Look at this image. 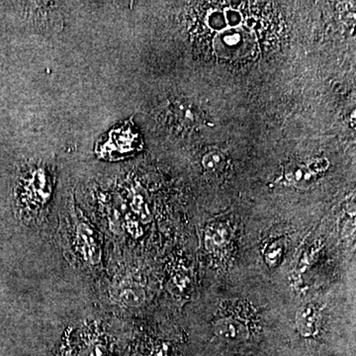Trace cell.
I'll use <instances>...</instances> for the list:
<instances>
[{
	"instance_id": "6da1fadb",
	"label": "cell",
	"mask_w": 356,
	"mask_h": 356,
	"mask_svg": "<svg viewBox=\"0 0 356 356\" xmlns=\"http://www.w3.org/2000/svg\"><path fill=\"white\" fill-rule=\"evenodd\" d=\"M140 135L134 129L130 122H126L119 127L112 129L107 135V139L96 147L98 158L106 161H119L130 156L140 149Z\"/></svg>"
},
{
	"instance_id": "7a4b0ae2",
	"label": "cell",
	"mask_w": 356,
	"mask_h": 356,
	"mask_svg": "<svg viewBox=\"0 0 356 356\" xmlns=\"http://www.w3.org/2000/svg\"><path fill=\"white\" fill-rule=\"evenodd\" d=\"M23 17L34 31L51 35L64 27L63 14L57 2H22Z\"/></svg>"
},
{
	"instance_id": "3957f363",
	"label": "cell",
	"mask_w": 356,
	"mask_h": 356,
	"mask_svg": "<svg viewBox=\"0 0 356 356\" xmlns=\"http://www.w3.org/2000/svg\"><path fill=\"white\" fill-rule=\"evenodd\" d=\"M254 48V39L250 32L240 27L231 28L217 35L215 49L220 58H243L248 57Z\"/></svg>"
},
{
	"instance_id": "277c9868",
	"label": "cell",
	"mask_w": 356,
	"mask_h": 356,
	"mask_svg": "<svg viewBox=\"0 0 356 356\" xmlns=\"http://www.w3.org/2000/svg\"><path fill=\"white\" fill-rule=\"evenodd\" d=\"M74 248L88 266H98L102 261V245L97 234L83 219H76L74 224Z\"/></svg>"
},
{
	"instance_id": "5b68a950",
	"label": "cell",
	"mask_w": 356,
	"mask_h": 356,
	"mask_svg": "<svg viewBox=\"0 0 356 356\" xmlns=\"http://www.w3.org/2000/svg\"><path fill=\"white\" fill-rule=\"evenodd\" d=\"M330 163L325 159H317L308 163L288 165L285 177L290 184L306 187L313 184L318 175L324 172Z\"/></svg>"
},
{
	"instance_id": "8992f818",
	"label": "cell",
	"mask_w": 356,
	"mask_h": 356,
	"mask_svg": "<svg viewBox=\"0 0 356 356\" xmlns=\"http://www.w3.org/2000/svg\"><path fill=\"white\" fill-rule=\"evenodd\" d=\"M214 332L216 336L225 341L235 343L247 341L250 337L247 325L233 318H225L218 321L215 324Z\"/></svg>"
},
{
	"instance_id": "52a82bcc",
	"label": "cell",
	"mask_w": 356,
	"mask_h": 356,
	"mask_svg": "<svg viewBox=\"0 0 356 356\" xmlns=\"http://www.w3.org/2000/svg\"><path fill=\"white\" fill-rule=\"evenodd\" d=\"M173 120L182 127L193 128L201 124L202 115L195 105L186 102L173 103L170 108Z\"/></svg>"
},
{
	"instance_id": "ba28073f",
	"label": "cell",
	"mask_w": 356,
	"mask_h": 356,
	"mask_svg": "<svg viewBox=\"0 0 356 356\" xmlns=\"http://www.w3.org/2000/svg\"><path fill=\"white\" fill-rule=\"evenodd\" d=\"M318 313L313 306L300 308L296 314V325L300 334L305 337L315 336L318 332Z\"/></svg>"
},
{
	"instance_id": "9c48e42d",
	"label": "cell",
	"mask_w": 356,
	"mask_h": 356,
	"mask_svg": "<svg viewBox=\"0 0 356 356\" xmlns=\"http://www.w3.org/2000/svg\"><path fill=\"white\" fill-rule=\"evenodd\" d=\"M145 292L135 285H120L116 291V299L122 305L137 307L144 302Z\"/></svg>"
},
{
	"instance_id": "30bf717a",
	"label": "cell",
	"mask_w": 356,
	"mask_h": 356,
	"mask_svg": "<svg viewBox=\"0 0 356 356\" xmlns=\"http://www.w3.org/2000/svg\"><path fill=\"white\" fill-rule=\"evenodd\" d=\"M202 165L207 172L212 173L222 172L227 165L226 154L220 149H211L203 156Z\"/></svg>"
},
{
	"instance_id": "8fae6325",
	"label": "cell",
	"mask_w": 356,
	"mask_h": 356,
	"mask_svg": "<svg viewBox=\"0 0 356 356\" xmlns=\"http://www.w3.org/2000/svg\"><path fill=\"white\" fill-rule=\"evenodd\" d=\"M108 346H107L106 341L102 337L95 336H90L88 337L86 343H84L83 350H81V356H108Z\"/></svg>"
},
{
	"instance_id": "7c38bea8",
	"label": "cell",
	"mask_w": 356,
	"mask_h": 356,
	"mask_svg": "<svg viewBox=\"0 0 356 356\" xmlns=\"http://www.w3.org/2000/svg\"><path fill=\"white\" fill-rule=\"evenodd\" d=\"M208 24L212 29L220 30V31L224 30L227 27V21L224 13L214 11V13H211L209 18H208Z\"/></svg>"
},
{
	"instance_id": "4fadbf2b",
	"label": "cell",
	"mask_w": 356,
	"mask_h": 356,
	"mask_svg": "<svg viewBox=\"0 0 356 356\" xmlns=\"http://www.w3.org/2000/svg\"><path fill=\"white\" fill-rule=\"evenodd\" d=\"M225 18H226L227 25L231 26L232 28L238 27L242 22V14L234 9H227L224 13Z\"/></svg>"
}]
</instances>
